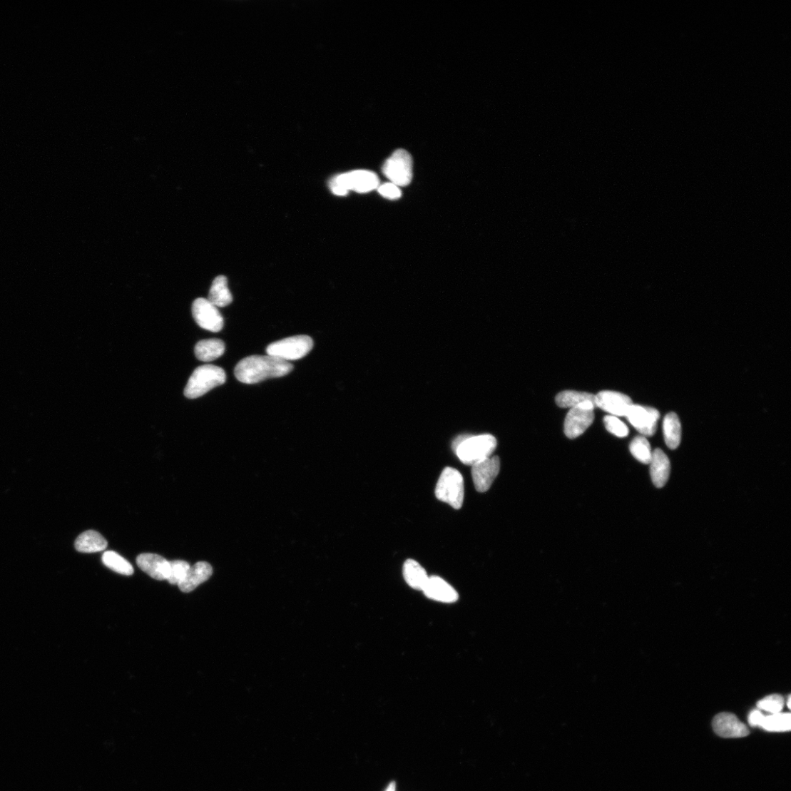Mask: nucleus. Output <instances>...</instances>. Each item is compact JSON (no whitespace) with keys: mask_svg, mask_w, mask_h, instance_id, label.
I'll use <instances>...</instances> for the list:
<instances>
[{"mask_svg":"<svg viewBox=\"0 0 791 791\" xmlns=\"http://www.w3.org/2000/svg\"><path fill=\"white\" fill-rule=\"evenodd\" d=\"M293 366L288 362L271 356H252L242 359L235 368V376L245 384H255L263 380L284 377Z\"/></svg>","mask_w":791,"mask_h":791,"instance_id":"nucleus-1","label":"nucleus"},{"mask_svg":"<svg viewBox=\"0 0 791 791\" xmlns=\"http://www.w3.org/2000/svg\"><path fill=\"white\" fill-rule=\"evenodd\" d=\"M497 447V440L491 434L461 435L452 444L457 457L465 465L474 464L490 457Z\"/></svg>","mask_w":791,"mask_h":791,"instance_id":"nucleus-2","label":"nucleus"},{"mask_svg":"<svg viewBox=\"0 0 791 791\" xmlns=\"http://www.w3.org/2000/svg\"><path fill=\"white\" fill-rule=\"evenodd\" d=\"M226 379L225 370L220 367L210 364L199 367L190 377L184 395L188 399L199 398L211 389L223 385Z\"/></svg>","mask_w":791,"mask_h":791,"instance_id":"nucleus-3","label":"nucleus"},{"mask_svg":"<svg viewBox=\"0 0 791 791\" xmlns=\"http://www.w3.org/2000/svg\"><path fill=\"white\" fill-rule=\"evenodd\" d=\"M379 184V180L375 173L367 170H356L333 178L330 187L335 195L346 196L350 190L359 193L372 192L378 188Z\"/></svg>","mask_w":791,"mask_h":791,"instance_id":"nucleus-4","label":"nucleus"},{"mask_svg":"<svg viewBox=\"0 0 791 791\" xmlns=\"http://www.w3.org/2000/svg\"><path fill=\"white\" fill-rule=\"evenodd\" d=\"M464 480L456 469L446 468L435 488V496L439 501L446 503L455 509H459L464 501Z\"/></svg>","mask_w":791,"mask_h":791,"instance_id":"nucleus-5","label":"nucleus"},{"mask_svg":"<svg viewBox=\"0 0 791 791\" xmlns=\"http://www.w3.org/2000/svg\"><path fill=\"white\" fill-rule=\"evenodd\" d=\"M314 346L312 339L306 335L286 338L269 345L266 349L268 356L285 362L301 359L307 356Z\"/></svg>","mask_w":791,"mask_h":791,"instance_id":"nucleus-6","label":"nucleus"},{"mask_svg":"<svg viewBox=\"0 0 791 791\" xmlns=\"http://www.w3.org/2000/svg\"><path fill=\"white\" fill-rule=\"evenodd\" d=\"M383 173L392 183L398 187L410 184L413 178L411 154L402 149L396 150L384 163Z\"/></svg>","mask_w":791,"mask_h":791,"instance_id":"nucleus-7","label":"nucleus"},{"mask_svg":"<svg viewBox=\"0 0 791 791\" xmlns=\"http://www.w3.org/2000/svg\"><path fill=\"white\" fill-rule=\"evenodd\" d=\"M595 407L594 402L586 401L571 408L564 422V432L567 438L577 439L588 429L594 420Z\"/></svg>","mask_w":791,"mask_h":791,"instance_id":"nucleus-8","label":"nucleus"},{"mask_svg":"<svg viewBox=\"0 0 791 791\" xmlns=\"http://www.w3.org/2000/svg\"><path fill=\"white\" fill-rule=\"evenodd\" d=\"M193 315L196 322L203 330L217 333L223 329V317L208 299H196L193 305Z\"/></svg>","mask_w":791,"mask_h":791,"instance_id":"nucleus-9","label":"nucleus"},{"mask_svg":"<svg viewBox=\"0 0 791 791\" xmlns=\"http://www.w3.org/2000/svg\"><path fill=\"white\" fill-rule=\"evenodd\" d=\"M626 417L641 434L650 437L657 431L660 414L655 408L633 404Z\"/></svg>","mask_w":791,"mask_h":791,"instance_id":"nucleus-10","label":"nucleus"},{"mask_svg":"<svg viewBox=\"0 0 791 791\" xmlns=\"http://www.w3.org/2000/svg\"><path fill=\"white\" fill-rule=\"evenodd\" d=\"M501 469L499 456L486 458L472 466V478L479 493H485L492 486Z\"/></svg>","mask_w":791,"mask_h":791,"instance_id":"nucleus-11","label":"nucleus"},{"mask_svg":"<svg viewBox=\"0 0 791 791\" xmlns=\"http://www.w3.org/2000/svg\"><path fill=\"white\" fill-rule=\"evenodd\" d=\"M595 405L613 417H626L633 404L630 397L622 393L603 391L595 396Z\"/></svg>","mask_w":791,"mask_h":791,"instance_id":"nucleus-12","label":"nucleus"},{"mask_svg":"<svg viewBox=\"0 0 791 791\" xmlns=\"http://www.w3.org/2000/svg\"><path fill=\"white\" fill-rule=\"evenodd\" d=\"M715 732L723 738H742L750 734L747 727L731 713H720L713 722Z\"/></svg>","mask_w":791,"mask_h":791,"instance_id":"nucleus-13","label":"nucleus"},{"mask_svg":"<svg viewBox=\"0 0 791 791\" xmlns=\"http://www.w3.org/2000/svg\"><path fill=\"white\" fill-rule=\"evenodd\" d=\"M422 591L427 598L444 603H455L459 597L456 591L438 576L429 577Z\"/></svg>","mask_w":791,"mask_h":791,"instance_id":"nucleus-14","label":"nucleus"},{"mask_svg":"<svg viewBox=\"0 0 791 791\" xmlns=\"http://www.w3.org/2000/svg\"><path fill=\"white\" fill-rule=\"evenodd\" d=\"M136 563L152 578L157 581H167L170 571V561L165 558L157 554L143 553L136 558Z\"/></svg>","mask_w":791,"mask_h":791,"instance_id":"nucleus-15","label":"nucleus"},{"mask_svg":"<svg viewBox=\"0 0 791 791\" xmlns=\"http://www.w3.org/2000/svg\"><path fill=\"white\" fill-rule=\"evenodd\" d=\"M213 574V568L207 562L200 561L190 566L184 579L178 584L182 592L189 593L206 582Z\"/></svg>","mask_w":791,"mask_h":791,"instance_id":"nucleus-16","label":"nucleus"},{"mask_svg":"<svg viewBox=\"0 0 791 791\" xmlns=\"http://www.w3.org/2000/svg\"><path fill=\"white\" fill-rule=\"evenodd\" d=\"M650 474L652 481L658 488H663L670 474V462L668 456L660 449L652 451L650 461Z\"/></svg>","mask_w":791,"mask_h":791,"instance_id":"nucleus-17","label":"nucleus"},{"mask_svg":"<svg viewBox=\"0 0 791 791\" xmlns=\"http://www.w3.org/2000/svg\"><path fill=\"white\" fill-rule=\"evenodd\" d=\"M107 541L96 531H87L81 534L75 541V548L78 552L93 553L103 551L107 548Z\"/></svg>","mask_w":791,"mask_h":791,"instance_id":"nucleus-18","label":"nucleus"},{"mask_svg":"<svg viewBox=\"0 0 791 791\" xmlns=\"http://www.w3.org/2000/svg\"><path fill=\"white\" fill-rule=\"evenodd\" d=\"M225 351V344L219 339L201 340L195 348L196 357L198 360L204 362H213L220 358Z\"/></svg>","mask_w":791,"mask_h":791,"instance_id":"nucleus-19","label":"nucleus"},{"mask_svg":"<svg viewBox=\"0 0 791 791\" xmlns=\"http://www.w3.org/2000/svg\"><path fill=\"white\" fill-rule=\"evenodd\" d=\"M403 576L409 586L419 591H423L429 579L426 570L413 559L404 562Z\"/></svg>","mask_w":791,"mask_h":791,"instance_id":"nucleus-20","label":"nucleus"},{"mask_svg":"<svg viewBox=\"0 0 791 791\" xmlns=\"http://www.w3.org/2000/svg\"><path fill=\"white\" fill-rule=\"evenodd\" d=\"M233 300L227 278L224 276L216 277L211 285L208 301L216 307H225L233 302Z\"/></svg>","mask_w":791,"mask_h":791,"instance_id":"nucleus-21","label":"nucleus"},{"mask_svg":"<svg viewBox=\"0 0 791 791\" xmlns=\"http://www.w3.org/2000/svg\"><path fill=\"white\" fill-rule=\"evenodd\" d=\"M664 439L667 446L674 450L678 447L681 441V425L675 413L667 414L663 422Z\"/></svg>","mask_w":791,"mask_h":791,"instance_id":"nucleus-22","label":"nucleus"},{"mask_svg":"<svg viewBox=\"0 0 791 791\" xmlns=\"http://www.w3.org/2000/svg\"><path fill=\"white\" fill-rule=\"evenodd\" d=\"M760 728L770 732H786L791 729V715L790 713H778L770 716L763 715Z\"/></svg>","mask_w":791,"mask_h":791,"instance_id":"nucleus-23","label":"nucleus"},{"mask_svg":"<svg viewBox=\"0 0 791 791\" xmlns=\"http://www.w3.org/2000/svg\"><path fill=\"white\" fill-rule=\"evenodd\" d=\"M102 561L106 566L123 576H131L133 573L132 565L123 557L114 551H106L102 556Z\"/></svg>","mask_w":791,"mask_h":791,"instance_id":"nucleus-24","label":"nucleus"},{"mask_svg":"<svg viewBox=\"0 0 791 791\" xmlns=\"http://www.w3.org/2000/svg\"><path fill=\"white\" fill-rule=\"evenodd\" d=\"M586 401L594 402L595 395L576 391H564L559 393L556 399L558 406L562 408H572Z\"/></svg>","mask_w":791,"mask_h":791,"instance_id":"nucleus-25","label":"nucleus"},{"mask_svg":"<svg viewBox=\"0 0 791 791\" xmlns=\"http://www.w3.org/2000/svg\"><path fill=\"white\" fill-rule=\"evenodd\" d=\"M630 450L633 456L643 464H649L652 456L651 447L643 436H638L631 442Z\"/></svg>","mask_w":791,"mask_h":791,"instance_id":"nucleus-26","label":"nucleus"},{"mask_svg":"<svg viewBox=\"0 0 791 791\" xmlns=\"http://www.w3.org/2000/svg\"><path fill=\"white\" fill-rule=\"evenodd\" d=\"M189 563L184 561H170V571L167 581L172 585H178L184 579L190 568Z\"/></svg>","mask_w":791,"mask_h":791,"instance_id":"nucleus-27","label":"nucleus"},{"mask_svg":"<svg viewBox=\"0 0 791 791\" xmlns=\"http://www.w3.org/2000/svg\"><path fill=\"white\" fill-rule=\"evenodd\" d=\"M784 698L778 694H774L760 700L757 703V707L760 710L768 712L772 715L780 713L784 706Z\"/></svg>","mask_w":791,"mask_h":791,"instance_id":"nucleus-28","label":"nucleus"},{"mask_svg":"<svg viewBox=\"0 0 791 791\" xmlns=\"http://www.w3.org/2000/svg\"><path fill=\"white\" fill-rule=\"evenodd\" d=\"M607 430L618 438H625L629 434V428L618 418L608 416L604 419Z\"/></svg>","mask_w":791,"mask_h":791,"instance_id":"nucleus-29","label":"nucleus"},{"mask_svg":"<svg viewBox=\"0 0 791 791\" xmlns=\"http://www.w3.org/2000/svg\"><path fill=\"white\" fill-rule=\"evenodd\" d=\"M378 192L381 196L389 200H397L402 195L399 187L392 183H387L378 187Z\"/></svg>","mask_w":791,"mask_h":791,"instance_id":"nucleus-30","label":"nucleus"},{"mask_svg":"<svg viewBox=\"0 0 791 791\" xmlns=\"http://www.w3.org/2000/svg\"><path fill=\"white\" fill-rule=\"evenodd\" d=\"M762 717H763V715L759 710L752 711L750 714L749 718H748L750 725L752 727H757V726L759 727V725L761 723V720L762 719Z\"/></svg>","mask_w":791,"mask_h":791,"instance_id":"nucleus-31","label":"nucleus"},{"mask_svg":"<svg viewBox=\"0 0 791 791\" xmlns=\"http://www.w3.org/2000/svg\"><path fill=\"white\" fill-rule=\"evenodd\" d=\"M385 791H396V783L392 782Z\"/></svg>","mask_w":791,"mask_h":791,"instance_id":"nucleus-32","label":"nucleus"},{"mask_svg":"<svg viewBox=\"0 0 791 791\" xmlns=\"http://www.w3.org/2000/svg\"><path fill=\"white\" fill-rule=\"evenodd\" d=\"M787 705L788 708H790V696L788 698Z\"/></svg>","mask_w":791,"mask_h":791,"instance_id":"nucleus-33","label":"nucleus"}]
</instances>
